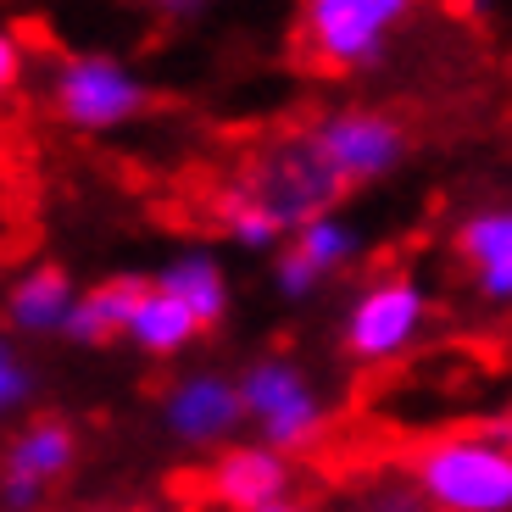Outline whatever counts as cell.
<instances>
[{
	"label": "cell",
	"instance_id": "cell-25",
	"mask_svg": "<svg viewBox=\"0 0 512 512\" xmlns=\"http://www.w3.org/2000/svg\"><path fill=\"white\" fill-rule=\"evenodd\" d=\"M106 512H151V507H106Z\"/></svg>",
	"mask_w": 512,
	"mask_h": 512
},
{
	"label": "cell",
	"instance_id": "cell-13",
	"mask_svg": "<svg viewBox=\"0 0 512 512\" xmlns=\"http://www.w3.org/2000/svg\"><path fill=\"white\" fill-rule=\"evenodd\" d=\"M156 290H167L173 301H184V307L195 312V323L201 329H212V323L229 318V268H223L212 251H179V256H167L162 273H156Z\"/></svg>",
	"mask_w": 512,
	"mask_h": 512
},
{
	"label": "cell",
	"instance_id": "cell-22",
	"mask_svg": "<svg viewBox=\"0 0 512 512\" xmlns=\"http://www.w3.org/2000/svg\"><path fill=\"white\" fill-rule=\"evenodd\" d=\"M23 62H28V51H23V39L12 34V28H0V101L17 90V78H23Z\"/></svg>",
	"mask_w": 512,
	"mask_h": 512
},
{
	"label": "cell",
	"instance_id": "cell-12",
	"mask_svg": "<svg viewBox=\"0 0 512 512\" xmlns=\"http://www.w3.org/2000/svg\"><path fill=\"white\" fill-rule=\"evenodd\" d=\"M73 307H78V284L56 262H34L6 284V323H12V334H28V340L34 334H62Z\"/></svg>",
	"mask_w": 512,
	"mask_h": 512
},
{
	"label": "cell",
	"instance_id": "cell-16",
	"mask_svg": "<svg viewBox=\"0 0 512 512\" xmlns=\"http://www.w3.org/2000/svg\"><path fill=\"white\" fill-rule=\"evenodd\" d=\"M290 245L307 256L323 279H334L340 268H351V262H357L362 234H357V223H351V218H340V212H323V218L301 223V229L290 234Z\"/></svg>",
	"mask_w": 512,
	"mask_h": 512
},
{
	"label": "cell",
	"instance_id": "cell-14",
	"mask_svg": "<svg viewBox=\"0 0 512 512\" xmlns=\"http://www.w3.org/2000/svg\"><path fill=\"white\" fill-rule=\"evenodd\" d=\"M78 462V440L62 418H34L23 423L12 440H6V457H0V474H17V479H34V485L51 490L62 474H73Z\"/></svg>",
	"mask_w": 512,
	"mask_h": 512
},
{
	"label": "cell",
	"instance_id": "cell-17",
	"mask_svg": "<svg viewBox=\"0 0 512 512\" xmlns=\"http://www.w3.org/2000/svg\"><path fill=\"white\" fill-rule=\"evenodd\" d=\"M329 512H429V501L418 496L412 474H368V479H351Z\"/></svg>",
	"mask_w": 512,
	"mask_h": 512
},
{
	"label": "cell",
	"instance_id": "cell-8",
	"mask_svg": "<svg viewBox=\"0 0 512 512\" xmlns=\"http://www.w3.org/2000/svg\"><path fill=\"white\" fill-rule=\"evenodd\" d=\"M162 429L190 451H212L234 446V435L245 429V401H240V379L218 368H190L162 390Z\"/></svg>",
	"mask_w": 512,
	"mask_h": 512
},
{
	"label": "cell",
	"instance_id": "cell-3",
	"mask_svg": "<svg viewBox=\"0 0 512 512\" xmlns=\"http://www.w3.org/2000/svg\"><path fill=\"white\" fill-rule=\"evenodd\" d=\"M51 106L73 134H117L151 106V84L112 51H73L56 62Z\"/></svg>",
	"mask_w": 512,
	"mask_h": 512
},
{
	"label": "cell",
	"instance_id": "cell-18",
	"mask_svg": "<svg viewBox=\"0 0 512 512\" xmlns=\"http://www.w3.org/2000/svg\"><path fill=\"white\" fill-rule=\"evenodd\" d=\"M218 218H223V229H229V240L240 245V251H273V245L284 240V223L273 218V206H262L251 190L223 195Z\"/></svg>",
	"mask_w": 512,
	"mask_h": 512
},
{
	"label": "cell",
	"instance_id": "cell-11",
	"mask_svg": "<svg viewBox=\"0 0 512 512\" xmlns=\"http://www.w3.org/2000/svg\"><path fill=\"white\" fill-rule=\"evenodd\" d=\"M457 256L485 301L512 307V206H490V212L462 218Z\"/></svg>",
	"mask_w": 512,
	"mask_h": 512
},
{
	"label": "cell",
	"instance_id": "cell-4",
	"mask_svg": "<svg viewBox=\"0 0 512 512\" xmlns=\"http://www.w3.org/2000/svg\"><path fill=\"white\" fill-rule=\"evenodd\" d=\"M423 329H429V290L412 273H379L351 295L340 346L362 368H384V362L407 357L423 340Z\"/></svg>",
	"mask_w": 512,
	"mask_h": 512
},
{
	"label": "cell",
	"instance_id": "cell-24",
	"mask_svg": "<svg viewBox=\"0 0 512 512\" xmlns=\"http://www.w3.org/2000/svg\"><path fill=\"white\" fill-rule=\"evenodd\" d=\"M490 429H496V435H507V440H512V418H501V423H490Z\"/></svg>",
	"mask_w": 512,
	"mask_h": 512
},
{
	"label": "cell",
	"instance_id": "cell-15",
	"mask_svg": "<svg viewBox=\"0 0 512 512\" xmlns=\"http://www.w3.org/2000/svg\"><path fill=\"white\" fill-rule=\"evenodd\" d=\"M201 323H195V312L184 307V301H173L167 290L145 295V307L134 312V329H128V346L140 351V357H184V351L201 340Z\"/></svg>",
	"mask_w": 512,
	"mask_h": 512
},
{
	"label": "cell",
	"instance_id": "cell-23",
	"mask_svg": "<svg viewBox=\"0 0 512 512\" xmlns=\"http://www.w3.org/2000/svg\"><path fill=\"white\" fill-rule=\"evenodd\" d=\"M262 512H318V507H307V501H279V507H262Z\"/></svg>",
	"mask_w": 512,
	"mask_h": 512
},
{
	"label": "cell",
	"instance_id": "cell-10",
	"mask_svg": "<svg viewBox=\"0 0 512 512\" xmlns=\"http://www.w3.org/2000/svg\"><path fill=\"white\" fill-rule=\"evenodd\" d=\"M156 279H140V273H112V279L90 284V290H78V307L67 318L62 340L67 346H112V340H128L134 329V312L145 307V295H151Z\"/></svg>",
	"mask_w": 512,
	"mask_h": 512
},
{
	"label": "cell",
	"instance_id": "cell-2",
	"mask_svg": "<svg viewBox=\"0 0 512 512\" xmlns=\"http://www.w3.org/2000/svg\"><path fill=\"white\" fill-rule=\"evenodd\" d=\"M234 379H240V401H245V429H256L262 446L295 457V451L318 446L329 435V401L295 357L268 351V357L245 362Z\"/></svg>",
	"mask_w": 512,
	"mask_h": 512
},
{
	"label": "cell",
	"instance_id": "cell-7",
	"mask_svg": "<svg viewBox=\"0 0 512 512\" xmlns=\"http://www.w3.org/2000/svg\"><path fill=\"white\" fill-rule=\"evenodd\" d=\"M318 156L329 162V173L340 184H379L390 179L401 162H407V128L396 117L373 112V106H340V112H323L307 128Z\"/></svg>",
	"mask_w": 512,
	"mask_h": 512
},
{
	"label": "cell",
	"instance_id": "cell-1",
	"mask_svg": "<svg viewBox=\"0 0 512 512\" xmlns=\"http://www.w3.org/2000/svg\"><path fill=\"white\" fill-rule=\"evenodd\" d=\"M407 474L429 512H512V440L496 429H451L423 440Z\"/></svg>",
	"mask_w": 512,
	"mask_h": 512
},
{
	"label": "cell",
	"instance_id": "cell-21",
	"mask_svg": "<svg viewBox=\"0 0 512 512\" xmlns=\"http://www.w3.org/2000/svg\"><path fill=\"white\" fill-rule=\"evenodd\" d=\"M51 490L34 485V479H17V474H0V512H39Z\"/></svg>",
	"mask_w": 512,
	"mask_h": 512
},
{
	"label": "cell",
	"instance_id": "cell-6",
	"mask_svg": "<svg viewBox=\"0 0 512 512\" xmlns=\"http://www.w3.org/2000/svg\"><path fill=\"white\" fill-rule=\"evenodd\" d=\"M407 17V0H307L301 6V39L334 73L373 67L390 51V34Z\"/></svg>",
	"mask_w": 512,
	"mask_h": 512
},
{
	"label": "cell",
	"instance_id": "cell-9",
	"mask_svg": "<svg viewBox=\"0 0 512 512\" xmlns=\"http://www.w3.org/2000/svg\"><path fill=\"white\" fill-rule=\"evenodd\" d=\"M206 496L223 512H262L295 501V457L262 446V440H234L206 468Z\"/></svg>",
	"mask_w": 512,
	"mask_h": 512
},
{
	"label": "cell",
	"instance_id": "cell-5",
	"mask_svg": "<svg viewBox=\"0 0 512 512\" xmlns=\"http://www.w3.org/2000/svg\"><path fill=\"white\" fill-rule=\"evenodd\" d=\"M245 190H251L262 206H273V218L295 234L301 223L334 212V201L346 195V184L329 173V162L318 156L312 134L301 128V134H284V140H273L268 151L256 156Z\"/></svg>",
	"mask_w": 512,
	"mask_h": 512
},
{
	"label": "cell",
	"instance_id": "cell-20",
	"mask_svg": "<svg viewBox=\"0 0 512 512\" xmlns=\"http://www.w3.org/2000/svg\"><path fill=\"white\" fill-rule=\"evenodd\" d=\"M318 284H323V273L312 268L295 245H284V251L273 256V290H279L284 301H307V295H318Z\"/></svg>",
	"mask_w": 512,
	"mask_h": 512
},
{
	"label": "cell",
	"instance_id": "cell-19",
	"mask_svg": "<svg viewBox=\"0 0 512 512\" xmlns=\"http://www.w3.org/2000/svg\"><path fill=\"white\" fill-rule=\"evenodd\" d=\"M28 396H34V368L23 362L17 340H6V334H0V418L23 412Z\"/></svg>",
	"mask_w": 512,
	"mask_h": 512
}]
</instances>
